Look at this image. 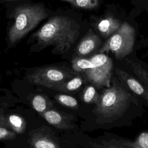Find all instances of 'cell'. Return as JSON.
Here are the masks:
<instances>
[{
    "label": "cell",
    "mask_w": 148,
    "mask_h": 148,
    "mask_svg": "<svg viewBox=\"0 0 148 148\" xmlns=\"http://www.w3.org/2000/svg\"><path fill=\"white\" fill-rule=\"evenodd\" d=\"M68 3L76 9L94 11L98 10L103 4L104 0H53Z\"/></svg>",
    "instance_id": "cell-16"
},
{
    "label": "cell",
    "mask_w": 148,
    "mask_h": 148,
    "mask_svg": "<svg viewBox=\"0 0 148 148\" xmlns=\"http://www.w3.org/2000/svg\"><path fill=\"white\" fill-rule=\"evenodd\" d=\"M29 145V148H60L58 138L45 126L31 131Z\"/></svg>",
    "instance_id": "cell-12"
},
{
    "label": "cell",
    "mask_w": 148,
    "mask_h": 148,
    "mask_svg": "<svg viewBox=\"0 0 148 148\" xmlns=\"http://www.w3.org/2000/svg\"><path fill=\"white\" fill-rule=\"evenodd\" d=\"M88 143L92 148H148V131H141L134 139L104 132L97 138H88Z\"/></svg>",
    "instance_id": "cell-8"
},
{
    "label": "cell",
    "mask_w": 148,
    "mask_h": 148,
    "mask_svg": "<svg viewBox=\"0 0 148 148\" xmlns=\"http://www.w3.org/2000/svg\"><path fill=\"white\" fill-rule=\"evenodd\" d=\"M131 5L136 9L148 13V0H131Z\"/></svg>",
    "instance_id": "cell-22"
},
{
    "label": "cell",
    "mask_w": 148,
    "mask_h": 148,
    "mask_svg": "<svg viewBox=\"0 0 148 148\" xmlns=\"http://www.w3.org/2000/svg\"><path fill=\"white\" fill-rule=\"evenodd\" d=\"M90 58L94 66L82 75L87 82L94 85L98 90L109 87L114 67L113 60L103 53H97Z\"/></svg>",
    "instance_id": "cell-7"
},
{
    "label": "cell",
    "mask_w": 148,
    "mask_h": 148,
    "mask_svg": "<svg viewBox=\"0 0 148 148\" xmlns=\"http://www.w3.org/2000/svg\"><path fill=\"white\" fill-rule=\"evenodd\" d=\"M71 66L64 64L44 65L27 69L25 77L27 80L35 85L41 86L53 90L57 86L78 75Z\"/></svg>",
    "instance_id": "cell-5"
},
{
    "label": "cell",
    "mask_w": 148,
    "mask_h": 148,
    "mask_svg": "<svg viewBox=\"0 0 148 148\" xmlns=\"http://www.w3.org/2000/svg\"><path fill=\"white\" fill-rule=\"evenodd\" d=\"M1 50H0V54H1Z\"/></svg>",
    "instance_id": "cell-29"
},
{
    "label": "cell",
    "mask_w": 148,
    "mask_h": 148,
    "mask_svg": "<svg viewBox=\"0 0 148 148\" xmlns=\"http://www.w3.org/2000/svg\"><path fill=\"white\" fill-rule=\"evenodd\" d=\"M1 1H2V2H3V3H5V2H11V1H21V0H0ZM28 1H36V0H28Z\"/></svg>",
    "instance_id": "cell-25"
},
{
    "label": "cell",
    "mask_w": 148,
    "mask_h": 148,
    "mask_svg": "<svg viewBox=\"0 0 148 148\" xmlns=\"http://www.w3.org/2000/svg\"><path fill=\"white\" fill-rule=\"evenodd\" d=\"M113 74L134 96L148 108V88L142 83L131 73L118 66L114 67Z\"/></svg>",
    "instance_id": "cell-9"
},
{
    "label": "cell",
    "mask_w": 148,
    "mask_h": 148,
    "mask_svg": "<svg viewBox=\"0 0 148 148\" xmlns=\"http://www.w3.org/2000/svg\"><path fill=\"white\" fill-rule=\"evenodd\" d=\"M1 3H3V2H2V1H0V4H1Z\"/></svg>",
    "instance_id": "cell-27"
},
{
    "label": "cell",
    "mask_w": 148,
    "mask_h": 148,
    "mask_svg": "<svg viewBox=\"0 0 148 148\" xmlns=\"http://www.w3.org/2000/svg\"><path fill=\"white\" fill-rule=\"evenodd\" d=\"M87 83V80L82 73L72 77L61 84L55 87L53 90L69 94L79 92Z\"/></svg>",
    "instance_id": "cell-14"
},
{
    "label": "cell",
    "mask_w": 148,
    "mask_h": 148,
    "mask_svg": "<svg viewBox=\"0 0 148 148\" xmlns=\"http://www.w3.org/2000/svg\"><path fill=\"white\" fill-rule=\"evenodd\" d=\"M143 57H146V58L148 59V50L145 52V53L144 55H143Z\"/></svg>",
    "instance_id": "cell-26"
},
{
    "label": "cell",
    "mask_w": 148,
    "mask_h": 148,
    "mask_svg": "<svg viewBox=\"0 0 148 148\" xmlns=\"http://www.w3.org/2000/svg\"><path fill=\"white\" fill-rule=\"evenodd\" d=\"M127 17L125 9L119 5L110 3L105 5L101 14H92L88 21L90 27L105 40L120 28Z\"/></svg>",
    "instance_id": "cell-6"
},
{
    "label": "cell",
    "mask_w": 148,
    "mask_h": 148,
    "mask_svg": "<svg viewBox=\"0 0 148 148\" xmlns=\"http://www.w3.org/2000/svg\"><path fill=\"white\" fill-rule=\"evenodd\" d=\"M31 103L33 109L40 115L47 110L54 108L53 101L45 94H35L31 99Z\"/></svg>",
    "instance_id": "cell-17"
},
{
    "label": "cell",
    "mask_w": 148,
    "mask_h": 148,
    "mask_svg": "<svg viewBox=\"0 0 148 148\" xmlns=\"http://www.w3.org/2000/svg\"><path fill=\"white\" fill-rule=\"evenodd\" d=\"M0 82H1V77H0Z\"/></svg>",
    "instance_id": "cell-28"
},
{
    "label": "cell",
    "mask_w": 148,
    "mask_h": 148,
    "mask_svg": "<svg viewBox=\"0 0 148 148\" xmlns=\"http://www.w3.org/2000/svg\"><path fill=\"white\" fill-rule=\"evenodd\" d=\"M7 127L16 134H22L24 132L26 123L24 119L17 114L6 115Z\"/></svg>",
    "instance_id": "cell-20"
},
{
    "label": "cell",
    "mask_w": 148,
    "mask_h": 148,
    "mask_svg": "<svg viewBox=\"0 0 148 148\" xmlns=\"http://www.w3.org/2000/svg\"><path fill=\"white\" fill-rule=\"evenodd\" d=\"M16 134L10 129L0 126V141L12 140L16 138Z\"/></svg>",
    "instance_id": "cell-21"
},
{
    "label": "cell",
    "mask_w": 148,
    "mask_h": 148,
    "mask_svg": "<svg viewBox=\"0 0 148 148\" xmlns=\"http://www.w3.org/2000/svg\"><path fill=\"white\" fill-rule=\"evenodd\" d=\"M41 116L50 125L62 130L78 128L76 122L78 120L76 115L64 112L54 108L45 112Z\"/></svg>",
    "instance_id": "cell-11"
},
{
    "label": "cell",
    "mask_w": 148,
    "mask_h": 148,
    "mask_svg": "<svg viewBox=\"0 0 148 148\" xmlns=\"http://www.w3.org/2000/svg\"><path fill=\"white\" fill-rule=\"evenodd\" d=\"M5 117H6V115L5 114V113H3V112L0 110V126L7 127Z\"/></svg>",
    "instance_id": "cell-24"
},
{
    "label": "cell",
    "mask_w": 148,
    "mask_h": 148,
    "mask_svg": "<svg viewBox=\"0 0 148 148\" xmlns=\"http://www.w3.org/2000/svg\"><path fill=\"white\" fill-rule=\"evenodd\" d=\"M88 19L73 9L53 10L46 21L32 32L26 43L29 53H39L52 47L54 55L66 56L72 53L76 43L90 27Z\"/></svg>",
    "instance_id": "cell-2"
},
{
    "label": "cell",
    "mask_w": 148,
    "mask_h": 148,
    "mask_svg": "<svg viewBox=\"0 0 148 148\" xmlns=\"http://www.w3.org/2000/svg\"><path fill=\"white\" fill-rule=\"evenodd\" d=\"M7 20L5 42L8 50L13 49L52 13L43 2L21 0L4 3Z\"/></svg>",
    "instance_id": "cell-3"
},
{
    "label": "cell",
    "mask_w": 148,
    "mask_h": 148,
    "mask_svg": "<svg viewBox=\"0 0 148 148\" xmlns=\"http://www.w3.org/2000/svg\"><path fill=\"white\" fill-rule=\"evenodd\" d=\"M148 47V36L146 37L142 38L137 40L135 46V49L138 51L143 48Z\"/></svg>",
    "instance_id": "cell-23"
},
{
    "label": "cell",
    "mask_w": 148,
    "mask_h": 148,
    "mask_svg": "<svg viewBox=\"0 0 148 148\" xmlns=\"http://www.w3.org/2000/svg\"><path fill=\"white\" fill-rule=\"evenodd\" d=\"M136 51L134 49L133 51L121 62L132 75L148 88V64L137 56Z\"/></svg>",
    "instance_id": "cell-13"
},
{
    "label": "cell",
    "mask_w": 148,
    "mask_h": 148,
    "mask_svg": "<svg viewBox=\"0 0 148 148\" xmlns=\"http://www.w3.org/2000/svg\"><path fill=\"white\" fill-rule=\"evenodd\" d=\"M144 105L113 74L110 86L102 88L97 102L81 122L84 131L131 126L141 118Z\"/></svg>",
    "instance_id": "cell-1"
},
{
    "label": "cell",
    "mask_w": 148,
    "mask_h": 148,
    "mask_svg": "<svg viewBox=\"0 0 148 148\" xmlns=\"http://www.w3.org/2000/svg\"><path fill=\"white\" fill-rule=\"evenodd\" d=\"M78 93L80 101L87 105H95L98 101L100 95L99 90L88 82Z\"/></svg>",
    "instance_id": "cell-15"
},
{
    "label": "cell",
    "mask_w": 148,
    "mask_h": 148,
    "mask_svg": "<svg viewBox=\"0 0 148 148\" xmlns=\"http://www.w3.org/2000/svg\"><path fill=\"white\" fill-rule=\"evenodd\" d=\"M94 65L90 57H72L71 59V66L75 71L82 74L88 71Z\"/></svg>",
    "instance_id": "cell-19"
},
{
    "label": "cell",
    "mask_w": 148,
    "mask_h": 148,
    "mask_svg": "<svg viewBox=\"0 0 148 148\" xmlns=\"http://www.w3.org/2000/svg\"><path fill=\"white\" fill-rule=\"evenodd\" d=\"M54 100L60 105L66 108L78 111L80 109V105L78 99L71 94L66 93H58L54 96Z\"/></svg>",
    "instance_id": "cell-18"
},
{
    "label": "cell",
    "mask_w": 148,
    "mask_h": 148,
    "mask_svg": "<svg viewBox=\"0 0 148 148\" xmlns=\"http://www.w3.org/2000/svg\"><path fill=\"white\" fill-rule=\"evenodd\" d=\"M140 11L134 8L127 15L120 28L104 40L98 53H111L117 61H121L134 50L139 34V25L136 17Z\"/></svg>",
    "instance_id": "cell-4"
},
{
    "label": "cell",
    "mask_w": 148,
    "mask_h": 148,
    "mask_svg": "<svg viewBox=\"0 0 148 148\" xmlns=\"http://www.w3.org/2000/svg\"><path fill=\"white\" fill-rule=\"evenodd\" d=\"M104 40L90 26L76 43L71 54L72 57H88L97 53Z\"/></svg>",
    "instance_id": "cell-10"
}]
</instances>
